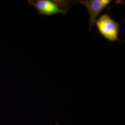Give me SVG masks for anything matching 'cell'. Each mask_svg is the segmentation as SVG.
Wrapping results in <instances>:
<instances>
[{
  "mask_svg": "<svg viewBox=\"0 0 125 125\" xmlns=\"http://www.w3.org/2000/svg\"><path fill=\"white\" fill-rule=\"evenodd\" d=\"M29 4L36 9L41 15L51 16L55 14H65L77 2L67 0H28Z\"/></svg>",
  "mask_w": 125,
  "mask_h": 125,
  "instance_id": "obj_1",
  "label": "cell"
},
{
  "mask_svg": "<svg viewBox=\"0 0 125 125\" xmlns=\"http://www.w3.org/2000/svg\"><path fill=\"white\" fill-rule=\"evenodd\" d=\"M95 25L100 34L110 42L123 41L119 39L120 23L113 19L108 13L102 14L96 20Z\"/></svg>",
  "mask_w": 125,
  "mask_h": 125,
  "instance_id": "obj_2",
  "label": "cell"
},
{
  "mask_svg": "<svg viewBox=\"0 0 125 125\" xmlns=\"http://www.w3.org/2000/svg\"><path fill=\"white\" fill-rule=\"evenodd\" d=\"M111 0H83L77 2L83 5L87 9L89 14V31L95 24L96 19L104 9L111 3Z\"/></svg>",
  "mask_w": 125,
  "mask_h": 125,
  "instance_id": "obj_3",
  "label": "cell"
}]
</instances>
